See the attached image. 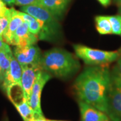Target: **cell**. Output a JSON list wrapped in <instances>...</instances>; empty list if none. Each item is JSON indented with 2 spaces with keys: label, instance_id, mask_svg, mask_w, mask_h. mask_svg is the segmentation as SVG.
<instances>
[{
  "label": "cell",
  "instance_id": "6da1fadb",
  "mask_svg": "<svg viewBox=\"0 0 121 121\" xmlns=\"http://www.w3.org/2000/svg\"><path fill=\"white\" fill-rule=\"evenodd\" d=\"M111 71L106 65L87 67L75 79L74 87L79 100L107 112Z\"/></svg>",
  "mask_w": 121,
  "mask_h": 121
},
{
  "label": "cell",
  "instance_id": "7a4b0ae2",
  "mask_svg": "<svg viewBox=\"0 0 121 121\" xmlns=\"http://www.w3.org/2000/svg\"><path fill=\"white\" fill-rule=\"evenodd\" d=\"M44 71L58 78H67L78 72L80 64L72 53L62 48H52L42 55Z\"/></svg>",
  "mask_w": 121,
  "mask_h": 121
},
{
  "label": "cell",
  "instance_id": "3957f363",
  "mask_svg": "<svg viewBox=\"0 0 121 121\" xmlns=\"http://www.w3.org/2000/svg\"><path fill=\"white\" fill-rule=\"evenodd\" d=\"M20 11L30 14L39 22L41 26V32L39 39L51 40L60 35L61 28L59 18L43 6L36 4L22 6L20 8Z\"/></svg>",
  "mask_w": 121,
  "mask_h": 121
},
{
  "label": "cell",
  "instance_id": "277c9868",
  "mask_svg": "<svg viewBox=\"0 0 121 121\" xmlns=\"http://www.w3.org/2000/svg\"><path fill=\"white\" fill-rule=\"evenodd\" d=\"M73 48L76 56L90 66L108 65L117 61L120 54L119 51H104L82 44H75Z\"/></svg>",
  "mask_w": 121,
  "mask_h": 121
},
{
  "label": "cell",
  "instance_id": "5b68a950",
  "mask_svg": "<svg viewBox=\"0 0 121 121\" xmlns=\"http://www.w3.org/2000/svg\"><path fill=\"white\" fill-rule=\"evenodd\" d=\"M106 114L112 121H121V76L114 67L111 71Z\"/></svg>",
  "mask_w": 121,
  "mask_h": 121
},
{
  "label": "cell",
  "instance_id": "8992f818",
  "mask_svg": "<svg viewBox=\"0 0 121 121\" xmlns=\"http://www.w3.org/2000/svg\"><path fill=\"white\" fill-rule=\"evenodd\" d=\"M51 78L52 75L51 74L43 70L39 73L33 85L28 103L32 108L36 115L44 116L41 108V94L44 86Z\"/></svg>",
  "mask_w": 121,
  "mask_h": 121
},
{
  "label": "cell",
  "instance_id": "52a82bcc",
  "mask_svg": "<svg viewBox=\"0 0 121 121\" xmlns=\"http://www.w3.org/2000/svg\"><path fill=\"white\" fill-rule=\"evenodd\" d=\"M13 56L21 66L40 64L41 51L35 44L28 47H16L13 52Z\"/></svg>",
  "mask_w": 121,
  "mask_h": 121
},
{
  "label": "cell",
  "instance_id": "ba28073f",
  "mask_svg": "<svg viewBox=\"0 0 121 121\" xmlns=\"http://www.w3.org/2000/svg\"><path fill=\"white\" fill-rule=\"evenodd\" d=\"M21 85L26 101L28 102L31 91L39 73L43 69L40 64L22 66Z\"/></svg>",
  "mask_w": 121,
  "mask_h": 121
},
{
  "label": "cell",
  "instance_id": "9c48e42d",
  "mask_svg": "<svg viewBox=\"0 0 121 121\" xmlns=\"http://www.w3.org/2000/svg\"><path fill=\"white\" fill-rule=\"evenodd\" d=\"M81 121H112L107 114L79 99Z\"/></svg>",
  "mask_w": 121,
  "mask_h": 121
},
{
  "label": "cell",
  "instance_id": "30bf717a",
  "mask_svg": "<svg viewBox=\"0 0 121 121\" xmlns=\"http://www.w3.org/2000/svg\"><path fill=\"white\" fill-rule=\"evenodd\" d=\"M38 36L33 35L30 32L27 23L24 21L15 32L13 36V45L19 47H28L35 44L38 41Z\"/></svg>",
  "mask_w": 121,
  "mask_h": 121
},
{
  "label": "cell",
  "instance_id": "8fae6325",
  "mask_svg": "<svg viewBox=\"0 0 121 121\" xmlns=\"http://www.w3.org/2000/svg\"><path fill=\"white\" fill-rule=\"evenodd\" d=\"M22 73V66L13 55L11 59L9 68L5 74L4 81L1 85L3 90L5 91L8 87L14 83H21Z\"/></svg>",
  "mask_w": 121,
  "mask_h": 121
},
{
  "label": "cell",
  "instance_id": "7c38bea8",
  "mask_svg": "<svg viewBox=\"0 0 121 121\" xmlns=\"http://www.w3.org/2000/svg\"><path fill=\"white\" fill-rule=\"evenodd\" d=\"M12 17L8 26L3 35V40L7 44L13 45V36L18 27L22 24L24 20L20 11H17L13 8H11Z\"/></svg>",
  "mask_w": 121,
  "mask_h": 121
},
{
  "label": "cell",
  "instance_id": "4fadbf2b",
  "mask_svg": "<svg viewBox=\"0 0 121 121\" xmlns=\"http://www.w3.org/2000/svg\"><path fill=\"white\" fill-rule=\"evenodd\" d=\"M71 1V0H38L36 5L44 7L59 19L65 12Z\"/></svg>",
  "mask_w": 121,
  "mask_h": 121
},
{
  "label": "cell",
  "instance_id": "5bb4252c",
  "mask_svg": "<svg viewBox=\"0 0 121 121\" xmlns=\"http://www.w3.org/2000/svg\"><path fill=\"white\" fill-rule=\"evenodd\" d=\"M9 99L13 105L20 104L24 100H26L21 83H14L7 87L5 90Z\"/></svg>",
  "mask_w": 121,
  "mask_h": 121
},
{
  "label": "cell",
  "instance_id": "9a60e30c",
  "mask_svg": "<svg viewBox=\"0 0 121 121\" xmlns=\"http://www.w3.org/2000/svg\"><path fill=\"white\" fill-rule=\"evenodd\" d=\"M13 56L12 51H1L0 52V86L4 81L5 75L8 71Z\"/></svg>",
  "mask_w": 121,
  "mask_h": 121
},
{
  "label": "cell",
  "instance_id": "2e32d148",
  "mask_svg": "<svg viewBox=\"0 0 121 121\" xmlns=\"http://www.w3.org/2000/svg\"><path fill=\"white\" fill-rule=\"evenodd\" d=\"M96 30L102 35H112V28L108 16H97L95 17Z\"/></svg>",
  "mask_w": 121,
  "mask_h": 121
},
{
  "label": "cell",
  "instance_id": "e0dca14e",
  "mask_svg": "<svg viewBox=\"0 0 121 121\" xmlns=\"http://www.w3.org/2000/svg\"><path fill=\"white\" fill-rule=\"evenodd\" d=\"M17 112L22 117L24 121H33L35 118V112L30 107L26 100H24L20 104L15 105Z\"/></svg>",
  "mask_w": 121,
  "mask_h": 121
},
{
  "label": "cell",
  "instance_id": "ac0fdd59",
  "mask_svg": "<svg viewBox=\"0 0 121 121\" xmlns=\"http://www.w3.org/2000/svg\"><path fill=\"white\" fill-rule=\"evenodd\" d=\"M20 13L22 15L23 20L27 23L29 31L32 34L36 35L39 37V35L41 32V26L39 21L28 13H26L21 11H20Z\"/></svg>",
  "mask_w": 121,
  "mask_h": 121
},
{
  "label": "cell",
  "instance_id": "d6986e66",
  "mask_svg": "<svg viewBox=\"0 0 121 121\" xmlns=\"http://www.w3.org/2000/svg\"><path fill=\"white\" fill-rule=\"evenodd\" d=\"M11 17V8H7L4 11L0 12V39H3V35L10 22Z\"/></svg>",
  "mask_w": 121,
  "mask_h": 121
},
{
  "label": "cell",
  "instance_id": "ffe728a7",
  "mask_svg": "<svg viewBox=\"0 0 121 121\" xmlns=\"http://www.w3.org/2000/svg\"><path fill=\"white\" fill-rule=\"evenodd\" d=\"M112 28V35H121V16L120 14L108 16Z\"/></svg>",
  "mask_w": 121,
  "mask_h": 121
},
{
  "label": "cell",
  "instance_id": "44dd1931",
  "mask_svg": "<svg viewBox=\"0 0 121 121\" xmlns=\"http://www.w3.org/2000/svg\"><path fill=\"white\" fill-rule=\"evenodd\" d=\"M38 0H15L14 4L17 6H26L30 5H35L37 4Z\"/></svg>",
  "mask_w": 121,
  "mask_h": 121
},
{
  "label": "cell",
  "instance_id": "7402d4cb",
  "mask_svg": "<svg viewBox=\"0 0 121 121\" xmlns=\"http://www.w3.org/2000/svg\"><path fill=\"white\" fill-rule=\"evenodd\" d=\"M1 51H12L8 44L1 39H0V52Z\"/></svg>",
  "mask_w": 121,
  "mask_h": 121
},
{
  "label": "cell",
  "instance_id": "603a6c76",
  "mask_svg": "<svg viewBox=\"0 0 121 121\" xmlns=\"http://www.w3.org/2000/svg\"><path fill=\"white\" fill-rule=\"evenodd\" d=\"M119 51V56L117 60V65H115L114 67L117 71V72L121 76V48L118 50Z\"/></svg>",
  "mask_w": 121,
  "mask_h": 121
},
{
  "label": "cell",
  "instance_id": "cb8c5ba5",
  "mask_svg": "<svg viewBox=\"0 0 121 121\" xmlns=\"http://www.w3.org/2000/svg\"><path fill=\"white\" fill-rule=\"evenodd\" d=\"M99 3L104 7H107L111 3V0H98Z\"/></svg>",
  "mask_w": 121,
  "mask_h": 121
},
{
  "label": "cell",
  "instance_id": "d4e9b609",
  "mask_svg": "<svg viewBox=\"0 0 121 121\" xmlns=\"http://www.w3.org/2000/svg\"><path fill=\"white\" fill-rule=\"evenodd\" d=\"M33 121H48V119H46L44 116H39L35 114V118Z\"/></svg>",
  "mask_w": 121,
  "mask_h": 121
},
{
  "label": "cell",
  "instance_id": "484cf974",
  "mask_svg": "<svg viewBox=\"0 0 121 121\" xmlns=\"http://www.w3.org/2000/svg\"><path fill=\"white\" fill-rule=\"evenodd\" d=\"M6 8H7L6 4H5L2 0H0V12L4 11Z\"/></svg>",
  "mask_w": 121,
  "mask_h": 121
},
{
  "label": "cell",
  "instance_id": "4316f807",
  "mask_svg": "<svg viewBox=\"0 0 121 121\" xmlns=\"http://www.w3.org/2000/svg\"><path fill=\"white\" fill-rule=\"evenodd\" d=\"M5 4L6 5H12L14 4V2H15V0H2Z\"/></svg>",
  "mask_w": 121,
  "mask_h": 121
},
{
  "label": "cell",
  "instance_id": "83f0119b",
  "mask_svg": "<svg viewBox=\"0 0 121 121\" xmlns=\"http://www.w3.org/2000/svg\"><path fill=\"white\" fill-rule=\"evenodd\" d=\"M118 14L121 16V4L118 5Z\"/></svg>",
  "mask_w": 121,
  "mask_h": 121
},
{
  "label": "cell",
  "instance_id": "f1b7e54d",
  "mask_svg": "<svg viewBox=\"0 0 121 121\" xmlns=\"http://www.w3.org/2000/svg\"><path fill=\"white\" fill-rule=\"evenodd\" d=\"M114 1H115L118 5H119L120 4H121V0H114Z\"/></svg>",
  "mask_w": 121,
  "mask_h": 121
},
{
  "label": "cell",
  "instance_id": "f546056e",
  "mask_svg": "<svg viewBox=\"0 0 121 121\" xmlns=\"http://www.w3.org/2000/svg\"><path fill=\"white\" fill-rule=\"evenodd\" d=\"M48 121H56V120H48Z\"/></svg>",
  "mask_w": 121,
  "mask_h": 121
},
{
  "label": "cell",
  "instance_id": "4dcf8cb0",
  "mask_svg": "<svg viewBox=\"0 0 121 121\" xmlns=\"http://www.w3.org/2000/svg\"><path fill=\"white\" fill-rule=\"evenodd\" d=\"M8 121V118H5L4 120V121Z\"/></svg>",
  "mask_w": 121,
  "mask_h": 121
},
{
  "label": "cell",
  "instance_id": "1f68e13d",
  "mask_svg": "<svg viewBox=\"0 0 121 121\" xmlns=\"http://www.w3.org/2000/svg\"></svg>",
  "mask_w": 121,
  "mask_h": 121
}]
</instances>
